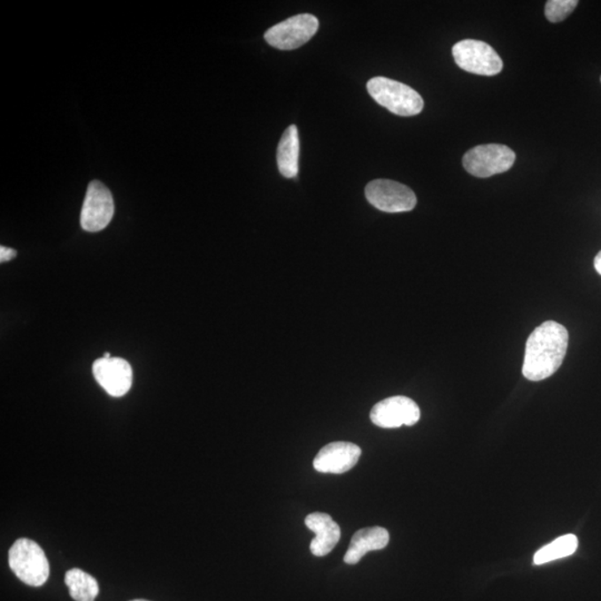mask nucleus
Masks as SVG:
<instances>
[{"label":"nucleus","instance_id":"11","mask_svg":"<svg viewBox=\"0 0 601 601\" xmlns=\"http://www.w3.org/2000/svg\"><path fill=\"white\" fill-rule=\"evenodd\" d=\"M361 455L362 450L358 445L337 441L320 450L314 458L313 466L319 473L341 474L351 470Z\"/></svg>","mask_w":601,"mask_h":601},{"label":"nucleus","instance_id":"10","mask_svg":"<svg viewBox=\"0 0 601 601\" xmlns=\"http://www.w3.org/2000/svg\"><path fill=\"white\" fill-rule=\"evenodd\" d=\"M93 374L99 386L112 397H120L131 390L133 370L124 358H98L94 362Z\"/></svg>","mask_w":601,"mask_h":601},{"label":"nucleus","instance_id":"16","mask_svg":"<svg viewBox=\"0 0 601 601\" xmlns=\"http://www.w3.org/2000/svg\"><path fill=\"white\" fill-rule=\"evenodd\" d=\"M578 548V538L574 535H565L536 552L534 564L540 566L574 555Z\"/></svg>","mask_w":601,"mask_h":601},{"label":"nucleus","instance_id":"2","mask_svg":"<svg viewBox=\"0 0 601 601\" xmlns=\"http://www.w3.org/2000/svg\"><path fill=\"white\" fill-rule=\"evenodd\" d=\"M366 88L371 97L379 105L386 107L389 112L396 115H418L425 106V102L416 90L387 77H374L369 81Z\"/></svg>","mask_w":601,"mask_h":601},{"label":"nucleus","instance_id":"8","mask_svg":"<svg viewBox=\"0 0 601 601\" xmlns=\"http://www.w3.org/2000/svg\"><path fill=\"white\" fill-rule=\"evenodd\" d=\"M114 211V201L110 189L101 181H90L81 214L83 230L88 232L104 230L111 223Z\"/></svg>","mask_w":601,"mask_h":601},{"label":"nucleus","instance_id":"19","mask_svg":"<svg viewBox=\"0 0 601 601\" xmlns=\"http://www.w3.org/2000/svg\"><path fill=\"white\" fill-rule=\"evenodd\" d=\"M595 269L601 275V250L595 258Z\"/></svg>","mask_w":601,"mask_h":601},{"label":"nucleus","instance_id":"4","mask_svg":"<svg viewBox=\"0 0 601 601\" xmlns=\"http://www.w3.org/2000/svg\"><path fill=\"white\" fill-rule=\"evenodd\" d=\"M455 62L464 71L475 75L495 76L503 71L504 63L497 51L487 42L465 40L452 49Z\"/></svg>","mask_w":601,"mask_h":601},{"label":"nucleus","instance_id":"9","mask_svg":"<svg viewBox=\"0 0 601 601\" xmlns=\"http://www.w3.org/2000/svg\"><path fill=\"white\" fill-rule=\"evenodd\" d=\"M420 408L410 397L397 396L388 397L371 410L370 419L383 429H396L401 426H414L420 420Z\"/></svg>","mask_w":601,"mask_h":601},{"label":"nucleus","instance_id":"6","mask_svg":"<svg viewBox=\"0 0 601 601\" xmlns=\"http://www.w3.org/2000/svg\"><path fill=\"white\" fill-rule=\"evenodd\" d=\"M319 20L310 14L291 17L267 30L266 41L281 50H293L304 46L317 34Z\"/></svg>","mask_w":601,"mask_h":601},{"label":"nucleus","instance_id":"21","mask_svg":"<svg viewBox=\"0 0 601 601\" xmlns=\"http://www.w3.org/2000/svg\"><path fill=\"white\" fill-rule=\"evenodd\" d=\"M132 601H149V600H145V599H135V600H132Z\"/></svg>","mask_w":601,"mask_h":601},{"label":"nucleus","instance_id":"12","mask_svg":"<svg viewBox=\"0 0 601 601\" xmlns=\"http://www.w3.org/2000/svg\"><path fill=\"white\" fill-rule=\"evenodd\" d=\"M305 525L315 534V538L310 544L311 552L314 556L324 557L328 555L339 543L341 529L330 514L311 513L305 518Z\"/></svg>","mask_w":601,"mask_h":601},{"label":"nucleus","instance_id":"3","mask_svg":"<svg viewBox=\"0 0 601 601\" xmlns=\"http://www.w3.org/2000/svg\"><path fill=\"white\" fill-rule=\"evenodd\" d=\"M8 562L12 573L26 585L41 587L50 577L49 559L41 546L33 540H17L8 553Z\"/></svg>","mask_w":601,"mask_h":601},{"label":"nucleus","instance_id":"1","mask_svg":"<svg viewBox=\"0 0 601 601\" xmlns=\"http://www.w3.org/2000/svg\"><path fill=\"white\" fill-rule=\"evenodd\" d=\"M567 328L547 321L531 333L527 340L522 374L530 381H542L556 374L567 353Z\"/></svg>","mask_w":601,"mask_h":601},{"label":"nucleus","instance_id":"18","mask_svg":"<svg viewBox=\"0 0 601 601\" xmlns=\"http://www.w3.org/2000/svg\"><path fill=\"white\" fill-rule=\"evenodd\" d=\"M17 257L16 250L7 248V246H0V262L12 261Z\"/></svg>","mask_w":601,"mask_h":601},{"label":"nucleus","instance_id":"14","mask_svg":"<svg viewBox=\"0 0 601 601\" xmlns=\"http://www.w3.org/2000/svg\"><path fill=\"white\" fill-rule=\"evenodd\" d=\"M298 157H300V138L296 125H291L284 132L278 147V166L281 174L287 179H294L298 174Z\"/></svg>","mask_w":601,"mask_h":601},{"label":"nucleus","instance_id":"15","mask_svg":"<svg viewBox=\"0 0 601 601\" xmlns=\"http://www.w3.org/2000/svg\"><path fill=\"white\" fill-rule=\"evenodd\" d=\"M65 583L75 601H95L99 592L96 579L79 568L68 570L65 574Z\"/></svg>","mask_w":601,"mask_h":601},{"label":"nucleus","instance_id":"20","mask_svg":"<svg viewBox=\"0 0 601 601\" xmlns=\"http://www.w3.org/2000/svg\"><path fill=\"white\" fill-rule=\"evenodd\" d=\"M103 358H112V357H111V354H110V353L106 352L105 354H104V357H103Z\"/></svg>","mask_w":601,"mask_h":601},{"label":"nucleus","instance_id":"13","mask_svg":"<svg viewBox=\"0 0 601 601\" xmlns=\"http://www.w3.org/2000/svg\"><path fill=\"white\" fill-rule=\"evenodd\" d=\"M390 542V535L382 527H371L358 530L353 535L344 562L348 565H356L369 551H381Z\"/></svg>","mask_w":601,"mask_h":601},{"label":"nucleus","instance_id":"5","mask_svg":"<svg viewBox=\"0 0 601 601\" xmlns=\"http://www.w3.org/2000/svg\"><path fill=\"white\" fill-rule=\"evenodd\" d=\"M514 161L516 154L508 146L479 145L465 154L464 166L471 175L486 179L509 171Z\"/></svg>","mask_w":601,"mask_h":601},{"label":"nucleus","instance_id":"7","mask_svg":"<svg viewBox=\"0 0 601 601\" xmlns=\"http://www.w3.org/2000/svg\"><path fill=\"white\" fill-rule=\"evenodd\" d=\"M366 197L375 209L387 213L412 211L417 205V196L412 189L390 180L370 181L366 188Z\"/></svg>","mask_w":601,"mask_h":601},{"label":"nucleus","instance_id":"17","mask_svg":"<svg viewBox=\"0 0 601 601\" xmlns=\"http://www.w3.org/2000/svg\"><path fill=\"white\" fill-rule=\"evenodd\" d=\"M577 0H549L544 7V15L551 23L565 20L578 6Z\"/></svg>","mask_w":601,"mask_h":601}]
</instances>
